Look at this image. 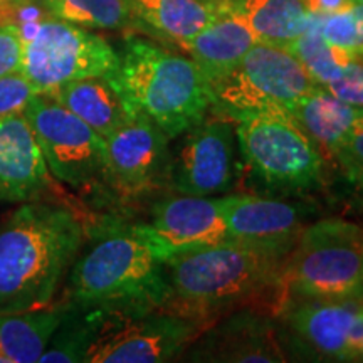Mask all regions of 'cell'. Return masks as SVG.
<instances>
[{
  "label": "cell",
  "instance_id": "6da1fadb",
  "mask_svg": "<svg viewBox=\"0 0 363 363\" xmlns=\"http://www.w3.org/2000/svg\"><path fill=\"white\" fill-rule=\"evenodd\" d=\"M83 242L69 208L27 202L0 229V313L51 305Z\"/></svg>",
  "mask_w": 363,
  "mask_h": 363
},
{
  "label": "cell",
  "instance_id": "7a4b0ae2",
  "mask_svg": "<svg viewBox=\"0 0 363 363\" xmlns=\"http://www.w3.org/2000/svg\"><path fill=\"white\" fill-rule=\"evenodd\" d=\"M284 259L230 239L175 254L165 261L172 289L169 310L197 320L240 303L278 299L284 288Z\"/></svg>",
  "mask_w": 363,
  "mask_h": 363
},
{
  "label": "cell",
  "instance_id": "3957f363",
  "mask_svg": "<svg viewBox=\"0 0 363 363\" xmlns=\"http://www.w3.org/2000/svg\"><path fill=\"white\" fill-rule=\"evenodd\" d=\"M110 78L169 138L202 123L214 101L211 83L192 59L142 38L126 39Z\"/></svg>",
  "mask_w": 363,
  "mask_h": 363
},
{
  "label": "cell",
  "instance_id": "277c9868",
  "mask_svg": "<svg viewBox=\"0 0 363 363\" xmlns=\"http://www.w3.org/2000/svg\"><path fill=\"white\" fill-rule=\"evenodd\" d=\"M72 305H150L169 308L165 261L138 227L103 238L71 271Z\"/></svg>",
  "mask_w": 363,
  "mask_h": 363
},
{
  "label": "cell",
  "instance_id": "5b68a950",
  "mask_svg": "<svg viewBox=\"0 0 363 363\" xmlns=\"http://www.w3.org/2000/svg\"><path fill=\"white\" fill-rule=\"evenodd\" d=\"M76 308L84 325V363L172 362L202 331L197 320L169 308L131 303Z\"/></svg>",
  "mask_w": 363,
  "mask_h": 363
},
{
  "label": "cell",
  "instance_id": "8992f818",
  "mask_svg": "<svg viewBox=\"0 0 363 363\" xmlns=\"http://www.w3.org/2000/svg\"><path fill=\"white\" fill-rule=\"evenodd\" d=\"M284 288L299 298L345 299L363 293V227L343 219L305 225L283 264Z\"/></svg>",
  "mask_w": 363,
  "mask_h": 363
},
{
  "label": "cell",
  "instance_id": "52a82bcc",
  "mask_svg": "<svg viewBox=\"0 0 363 363\" xmlns=\"http://www.w3.org/2000/svg\"><path fill=\"white\" fill-rule=\"evenodd\" d=\"M238 148L251 175L272 192L315 189L323 175L316 145L288 113H254L235 121Z\"/></svg>",
  "mask_w": 363,
  "mask_h": 363
},
{
  "label": "cell",
  "instance_id": "ba28073f",
  "mask_svg": "<svg viewBox=\"0 0 363 363\" xmlns=\"http://www.w3.org/2000/svg\"><path fill=\"white\" fill-rule=\"evenodd\" d=\"M320 88L291 52L256 43L225 78L212 86V110L238 121L254 113H289L298 99Z\"/></svg>",
  "mask_w": 363,
  "mask_h": 363
},
{
  "label": "cell",
  "instance_id": "9c48e42d",
  "mask_svg": "<svg viewBox=\"0 0 363 363\" xmlns=\"http://www.w3.org/2000/svg\"><path fill=\"white\" fill-rule=\"evenodd\" d=\"M21 72L39 94L71 81L106 76L116 69L118 54L101 35L81 26L48 17L19 27Z\"/></svg>",
  "mask_w": 363,
  "mask_h": 363
},
{
  "label": "cell",
  "instance_id": "30bf717a",
  "mask_svg": "<svg viewBox=\"0 0 363 363\" xmlns=\"http://www.w3.org/2000/svg\"><path fill=\"white\" fill-rule=\"evenodd\" d=\"M49 174L74 189L106 177V140L48 94H38L24 110Z\"/></svg>",
  "mask_w": 363,
  "mask_h": 363
},
{
  "label": "cell",
  "instance_id": "8fae6325",
  "mask_svg": "<svg viewBox=\"0 0 363 363\" xmlns=\"http://www.w3.org/2000/svg\"><path fill=\"white\" fill-rule=\"evenodd\" d=\"M182 135L169 169L177 192L211 197L230 190L238 174V136L233 121L227 118L202 121Z\"/></svg>",
  "mask_w": 363,
  "mask_h": 363
},
{
  "label": "cell",
  "instance_id": "7c38bea8",
  "mask_svg": "<svg viewBox=\"0 0 363 363\" xmlns=\"http://www.w3.org/2000/svg\"><path fill=\"white\" fill-rule=\"evenodd\" d=\"M106 140V179L125 194L150 190L169 175V136L140 113Z\"/></svg>",
  "mask_w": 363,
  "mask_h": 363
},
{
  "label": "cell",
  "instance_id": "4fadbf2b",
  "mask_svg": "<svg viewBox=\"0 0 363 363\" xmlns=\"http://www.w3.org/2000/svg\"><path fill=\"white\" fill-rule=\"evenodd\" d=\"M163 261L229 239L219 199L180 194L158 202L152 224L138 225Z\"/></svg>",
  "mask_w": 363,
  "mask_h": 363
},
{
  "label": "cell",
  "instance_id": "5bb4252c",
  "mask_svg": "<svg viewBox=\"0 0 363 363\" xmlns=\"http://www.w3.org/2000/svg\"><path fill=\"white\" fill-rule=\"evenodd\" d=\"M227 235L235 242L286 257L305 229L301 206L254 195L219 199Z\"/></svg>",
  "mask_w": 363,
  "mask_h": 363
},
{
  "label": "cell",
  "instance_id": "9a60e30c",
  "mask_svg": "<svg viewBox=\"0 0 363 363\" xmlns=\"http://www.w3.org/2000/svg\"><path fill=\"white\" fill-rule=\"evenodd\" d=\"M190 362L281 363L288 360L269 316L242 310L197 335L187 347Z\"/></svg>",
  "mask_w": 363,
  "mask_h": 363
},
{
  "label": "cell",
  "instance_id": "2e32d148",
  "mask_svg": "<svg viewBox=\"0 0 363 363\" xmlns=\"http://www.w3.org/2000/svg\"><path fill=\"white\" fill-rule=\"evenodd\" d=\"M363 293L345 299H315L293 303L284 320L299 342L323 360L353 362L352 331L363 310Z\"/></svg>",
  "mask_w": 363,
  "mask_h": 363
},
{
  "label": "cell",
  "instance_id": "e0dca14e",
  "mask_svg": "<svg viewBox=\"0 0 363 363\" xmlns=\"http://www.w3.org/2000/svg\"><path fill=\"white\" fill-rule=\"evenodd\" d=\"M49 175L24 113L0 116V202L30 201L48 187Z\"/></svg>",
  "mask_w": 363,
  "mask_h": 363
},
{
  "label": "cell",
  "instance_id": "ac0fdd59",
  "mask_svg": "<svg viewBox=\"0 0 363 363\" xmlns=\"http://www.w3.org/2000/svg\"><path fill=\"white\" fill-rule=\"evenodd\" d=\"M256 43L242 17L230 7L180 45L190 54L211 86H214L239 65Z\"/></svg>",
  "mask_w": 363,
  "mask_h": 363
},
{
  "label": "cell",
  "instance_id": "d6986e66",
  "mask_svg": "<svg viewBox=\"0 0 363 363\" xmlns=\"http://www.w3.org/2000/svg\"><path fill=\"white\" fill-rule=\"evenodd\" d=\"M48 96L74 113L103 138L140 115L116 88L110 74L71 81Z\"/></svg>",
  "mask_w": 363,
  "mask_h": 363
},
{
  "label": "cell",
  "instance_id": "ffe728a7",
  "mask_svg": "<svg viewBox=\"0 0 363 363\" xmlns=\"http://www.w3.org/2000/svg\"><path fill=\"white\" fill-rule=\"evenodd\" d=\"M133 21L184 43L233 7V0H130Z\"/></svg>",
  "mask_w": 363,
  "mask_h": 363
},
{
  "label": "cell",
  "instance_id": "44dd1931",
  "mask_svg": "<svg viewBox=\"0 0 363 363\" xmlns=\"http://www.w3.org/2000/svg\"><path fill=\"white\" fill-rule=\"evenodd\" d=\"M69 306L0 313V355L9 363H35L62 323Z\"/></svg>",
  "mask_w": 363,
  "mask_h": 363
},
{
  "label": "cell",
  "instance_id": "7402d4cb",
  "mask_svg": "<svg viewBox=\"0 0 363 363\" xmlns=\"http://www.w3.org/2000/svg\"><path fill=\"white\" fill-rule=\"evenodd\" d=\"M257 43L286 49L310 27L313 16L305 0H233Z\"/></svg>",
  "mask_w": 363,
  "mask_h": 363
},
{
  "label": "cell",
  "instance_id": "603a6c76",
  "mask_svg": "<svg viewBox=\"0 0 363 363\" xmlns=\"http://www.w3.org/2000/svg\"><path fill=\"white\" fill-rule=\"evenodd\" d=\"M288 115L311 140L333 153L355 120L363 116V106H352L320 86L298 99Z\"/></svg>",
  "mask_w": 363,
  "mask_h": 363
},
{
  "label": "cell",
  "instance_id": "cb8c5ba5",
  "mask_svg": "<svg viewBox=\"0 0 363 363\" xmlns=\"http://www.w3.org/2000/svg\"><path fill=\"white\" fill-rule=\"evenodd\" d=\"M318 17L320 13L313 16L310 27L298 39H294L286 48V51L291 52L305 66V69L310 72V76L318 84L326 86L337 79L345 67L355 61V57L326 43L323 35L320 34Z\"/></svg>",
  "mask_w": 363,
  "mask_h": 363
},
{
  "label": "cell",
  "instance_id": "d4e9b609",
  "mask_svg": "<svg viewBox=\"0 0 363 363\" xmlns=\"http://www.w3.org/2000/svg\"><path fill=\"white\" fill-rule=\"evenodd\" d=\"M56 19L93 29H123L133 22L130 0H43Z\"/></svg>",
  "mask_w": 363,
  "mask_h": 363
},
{
  "label": "cell",
  "instance_id": "484cf974",
  "mask_svg": "<svg viewBox=\"0 0 363 363\" xmlns=\"http://www.w3.org/2000/svg\"><path fill=\"white\" fill-rule=\"evenodd\" d=\"M318 27L320 34L330 45L352 54L355 59L363 56V35L352 7L323 16L320 13Z\"/></svg>",
  "mask_w": 363,
  "mask_h": 363
},
{
  "label": "cell",
  "instance_id": "4316f807",
  "mask_svg": "<svg viewBox=\"0 0 363 363\" xmlns=\"http://www.w3.org/2000/svg\"><path fill=\"white\" fill-rule=\"evenodd\" d=\"M38 89L21 71L0 76V116H11L24 113Z\"/></svg>",
  "mask_w": 363,
  "mask_h": 363
},
{
  "label": "cell",
  "instance_id": "83f0119b",
  "mask_svg": "<svg viewBox=\"0 0 363 363\" xmlns=\"http://www.w3.org/2000/svg\"><path fill=\"white\" fill-rule=\"evenodd\" d=\"M333 155L353 179L363 182V116L355 120Z\"/></svg>",
  "mask_w": 363,
  "mask_h": 363
},
{
  "label": "cell",
  "instance_id": "f1b7e54d",
  "mask_svg": "<svg viewBox=\"0 0 363 363\" xmlns=\"http://www.w3.org/2000/svg\"><path fill=\"white\" fill-rule=\"evenodd\" d=\"M323 88L352 106H363V65L355 59L345 67L337 79H333Z\"/></svg>",
  "mask_w": 363,
  "mask_h": 363
},
{
  "label": "cell",
  "instance_id": "f546056e",
  "mask_svg": "<svg viewBox=\"0 0 363 363\" xmlns=\"http://www.w3.org/2000/svg\"><path fill=\"white\" fill-rule=\"evenodd\" d=\"M22 38L16 24L0 26V76L21 71Z\"/></svg>",
  "mask_w": 363,
  "mask_h": 363
},
{
  "label": "cell",
  "instance_id": "4dcf8cb0",
  "mask_svg": "<svg viewBox=\"0 0 363 363\" xmlns=\"http://www.w3.org/2000/svg\"><path fill=\"white\" fill-rule=\"evenodd\" d=\"M311 13H331L350 9L355 0H305Z\"/></svg>",
  "mask_w": 363,
  "mask_h": 363
},
{
  "label": "cell",
  "instance_id": "1f68e13d",
  "mask_svg": "<svg viewBox=\"0 0 363 363\" xmlns=\"http://www.w3.org/2000/svg\"><path fill=\"white\" fill-rule=\"evenodd\" d=\"M16 6L17 4L13 0H0V26L13 24Z\"/></svg>",
  "mask_w": 363,
  "mask_h": 363
},
{
  "label": "cell",
  "instance_id": "d6a6232c",
  "mask_svg": "<svg viewBox=\"0 0 363 363\" xmlns=\"http://www.w3.org/2000/svg\"><path fill=\"white\" fill-rule=\"evenodd\" d=\"M352 11H353V13H355L358 27H360V33L363 35V6H362V4H353Z\"/></svg>",
  "mask_w": 363,
  "mask_h": 363
},
{
  "label": "cell",
  "instance_id": "836d02e7",
  "mask_svg": "<svg viewBox=\"0 0 363 363\" xmlns=\"http://www.w3.org/2000/svg\"><path fill=\"white\" fill-rule=\"evenodd\" d=\"M357 362H363V338L360 342V347H358V355H357Z\"/></svg>",
  "mask_w": 363,
  "mask_h": 363
},
{
  "label": "cell",
  "instance_id": "e575fe53",
  "mask_svg": "<svg viewBox=\"0 0 363 363\" xmlns=\"http://www.w3.org/2000/svg\"><path fill=\"white\" fill-rule=\"evenodd\" d=\"M0 363H9V362H7V358H4L2 355H0Z\"/></svg>",
  "mask_w": 363,
  "mask_h": 363
},
{
  "label": "cell",
  "instance_id": "d590c367",
  "mask_svg": "<svg viewBox=\"0 0 363 363\" xmlns=\"http://www.w3.org/2000/svg\"><path fill=\"white\" fill-rule=\"evenodd\" d=\"M16 4H21V2H27V0H13Z\"/></svg>",
  "mask_w": 363,
  "mask_h": 363
},
{
  "label": "cell",
  "instance_id": "8d00e7d4",
  "mask_svg": "<svg viewBox=\"0 0 363 363\" xmlns=\"http://www.w3.org/2000/svg\"><path fill=\"white\" fill-rule=\"evenodd\" d=\"M355 4H362L363 6V0H355Z\"/></svg>",
  "mask_w": 363,
  "mask_h": 363
}]
</instances>
